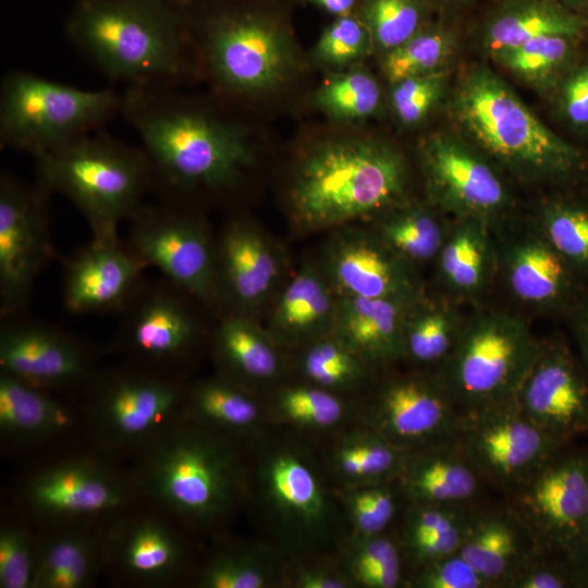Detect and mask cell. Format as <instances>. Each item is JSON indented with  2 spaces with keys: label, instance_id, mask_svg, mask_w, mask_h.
I'll return each mask as SVG.
<instances>
[{
  "label": "cell",
  "instance_id": "d6a6232c",
  "mask_svg": "<svg viewBox=\"0 0 588 588\" xmlns=\"http://www.w3.org/2000/svg\"><path fill=\"white\" fill-rule=\"evenodd\" d=\"M77 412L52 392L0 372V432L20 445L42 444L70 433Z\"/></svg>",
  "mask_w": 588,
  "mask_h": 588
},
{
  "label": "cell",
  "instance_id": "7bdbcfd3",
  "mask_svg": "<svg viewBox=\"0 0 588 588\" xmlns=\"http://www.w3.org/2000/svg\"><path fill=\"white\" fill-rule=\"evenodd\" d=\"M577 39L578 37L547 36L493 56L519 78L553 87L579 57Z\"/></svg>",
  "mask_w": 588,
  "mask_h": 588
},
{
  "label": "cell",
  "instance_id": "8992f818",
  "mask_svg": "<svg viewBox=\"0 0 588 588\" xmlns=\"http://www.w3.org/2000/svg\"><path fill=\"white\" fill-rule=\"evenodd\" d=\"M36 182L50 195L68 198L82 213L91 237L119 236L154 193L148 158L99 130L35 157Z\"/></svg>",
  "mask_w": 588,
  "mask_h": 588
},
{
  "label": "cell",
  "instance_id": "c3c4849f",
  "mask_svg": "<svg viewBox=\"0 0 588 588\" xmlns=\"http://www.w3.org/2000/svg\"><path fill=\"white\" fill-rule=\"evenodd\" d=\"M21 515L0 527V587L34 588L39 532Z\"/></svg>",
  "mask_w": 588,
  "mask_h": 588
},
{
  "label": "cell",
  "instance_id": "277c9868",
  "mask_svg": "<svg viewBox=\"0 0 588 588\" xmlns=\"http://www.w3.org/2000/svg\"><path fill=\"white\" fill-rule=\"evenodd\" d=\"M408 171L391 145L365 138L322 143L298 161L290 186L293 220L306 231L373 220L407 200Z\"/></svg>",
  "mask_w": 588,
  "mask_h": 588
},
{
  "label": "cell",
  "instance_id": "f907efd6",
  "mask_svg": "<svg viewBox=\"0 0 588 588\" xmlns=\"http://www.w3.org/2000/svg\"><path fill=\"white\" fill-rule=\"evenodd\" d=\"M394 481L347 488L343 504L353 536L370 537L385 532L397 509Z\"/></svg>",
  "mask_w": 588,
  "mask_h": 588
},
{
  "label": "cell",
  "instance_id": "8d00e7d4",
  "mask_svg": "<svg viewBox=\"0 0 588 588\" xmlns=\"http://www.w3.org/2000/svg\"><path fill=\"white\" fill-rule=\"evenodd\" d=\"M460 304L440 295L412 302L403 322V358L434 372L450 356L465 315Z\"/></svg>",
  "mask_w": 588,
  "mask_h": 588
},
{
  "label": "cell",
  "instance_id": "816d5d0a",
  "mask_svg": "<svg viewBox=\"0 0 588 588\" xmlns=\"http://www.w3.org/2000/svg\"><path fill=\"white\" fill-rule=\"evenodd\" d=\"M443 71L407 77L393 84L392 108L405 125L422 121L441 100L446 88Z\"/></svg>",
  "mask_w": 588,
  "mask_h": 588
},
{
  "label": "cell",
  "instance_id": "6da1fadb",
  "mask_svg": "<svg viewBox=\"0 0 588 588\" xmlns=\"http://www.w3.org/2000/svg\"><path fill=\"white\" fill-rule=\"evenodd\" d=\"M179 88H125L121 113L150 163L158 199L193 206L236 192L256 164L241 123L191 100Z\"/></svg>",
  "mask_w": 588,
  "mask_h": 588
},
{
  "label": "cell",
  "instance_id": "484cf974",
  "mask_svg": "<svg viewBox=\"0 0 588 588\" xmlns=\"http://www.w3.org/2000/svg\"><path fill=\"white\" fill-rule=\"evenodd\" d=\"M145 270L119 236L91 237L64 260V307L72 315L120 313L145 280Z\"/></svg>",
  "mask_w": 588,
  "mask_h": 588
},
{
  "label": "cell",
  "instance_id": "db71d44e",
  "mask_svg": "<svg viewBox=\"0 0 588 588\" xmlns=\"http://www.w3.org/2000/svg\"><path fill=\"white\" fill-rule=\"evenodd\" d=\"M503 588H576L564 553L534 549L507 578Z\"/></svg>",
  "mask_w": 588,
  "mask_h": 588
},
{
  "label": "cell",
  "instance_id": "680465c9",
  "mask_svg": "<svg viewBox=\"0 0 588 588\" xmlns=\"http://www.w3.org/2000/svg\"><path fill=\"white\" fill-rule=\"evenodd\" d=\"M580 362L588 376V297L572 314Z\"/></svg>",
  "mask_w": 588,
  "mask_h": 588
},
{
  "label": "cell",
  "instance_id": "2e32d148",
  "mask_svg": "<svg viewBox=\"0 0 588 588\" xmlns=\"http://www.w3.org/2000/svg\"><path fill=\"white\" fill-rule=\"evenodd\" d=\"M51 195L7 172L0 176V314L25 316L33 287L53 257L49 232Z\"/></svg>",
  "mask_w": 588,
  "mask_h": 588
},
{
  "label": "cell",
  "instance_id": "1f68e13d",
  "mask_svg": "<svg viewBox=\"0 0 588 588\" xmlns=\"http://www.w3.org/2000/svg\"><path fill=\"white\" fill-rule=\"evenodd\" d=\"M105 523L38 530L34 588H85L105 568Z\"/></svg>",
  "mask_w": 588,
  "mask_h": 588
},
{
  "label": "cell",
  "instance_id": "6125c7cd",
  "mask_svg": "<svg viewBox=\"0 0 588 588\" xmlns=\"http://www.w3.org/2000/svg\"><path fill=\"white\" fill-rule=\"evenodd\" d=\"M561 2L569 9L580 13L585 0H561Z\"/></svg>",
  "mask_w": 588,
  "mask_h": 588
},
{
  "label": "cell",
  "instance_id": "f6af8a7d",
  "mask_svg": "<svg viewBox=\"0 0 588 588\" xmlns=\"http://www.w3.org/2000/svg\"><path fill=\"white\" fill-rule=\"evenodd\" d=\"M272 409L286 424L317 431L336 427L347 413L339 393L309 382L279 389Z\"/></svg>",
  "mask_w": 588,
  "mask_h": 588
},
{
  "label": "cell",
  "instance_id": "11a10c76",
  "mask_svg": "<svg viewBox=\"0 0 588 588\" xmlns=\"http://www.w3.org/2000/svg\"><path fill=\"white\" fill-rule=\"evenodd\" d=\"M552 88L559 118L575 132H588V54L579 56Z\"/></svg>",
  "mask_w": 588,
  "mask_h": 588
},
{
  "label": "cell",
  "instance_id": "cb8c5ba5",
  "mask_svg": "<svg viewBox=\"0 0 588 588\" xmlns=\"http://www.w3.org/2000/svg\"><path fill=\"white\" fill-rule=\"evenodd\" d=\"M284 261L274 241L256 222L230 218L216 238V281L225 314L256 318L282 277Z\"/></svg>",
  "mask_w": 588,
  "mask_h": 588
},
{
  "label": "cell",
  "instance_id": "3957f363",
  "mask_svg": "<svg viewBox=\"0 0 588 588\" xmlns=\"http://www.w3.org/2000/svg\"><path fill=\"white\" fill-rule=\"evenodd\" d=\"M134 462L130 474L139 500L186 529L221 525L246 490L236 439L183 418Z\"/></svg>",
  "mask_w": 588,
  "mask_h": 588
},
{
  "label": "cell",
  "instance_id": "9f6ffc18",
  "mask_svg": "<svg viewBox=\"0 0 588 588\" xmlns=\"http://www.w3.org/2000/svg\"><path fill=\"white\" fill-rule=\"evenodd\" d=\"M415 588H491V585L457 552L414 571Z\"/></svg>",
  "mask_w": 588,
  "mask_h": 588
},
{
  "label": "cell",
  "instance_id": "4fadbf2b",
  "mask_svg": "<svg viewBox=\"0 0 588 588\" xmlns=\"http://www.w3.org/2000/svg\"><path fill=\"white\" fill-rule=\"evenodd\" d=\"M203 309L207 308L167 279H145L120 311L115 347L125 362L180 373L204 339L211 338L213 329L206 330Z\"/></svg>",
  "mask_w": 588,
  "mask_h": 588
},
{
  "label": "cell",
  "instance_id": "4dcf8cb0",
  "mask_svg": "<svg viewBox=\"0 0 588 588\" xmlns=\"http://www.w3.org/2000/svg\"><path fill=\"white\" fill-rule=\"evenodd\" d=\"M411 303L338 296L332 333L372 367L391 364L403 358V322Z\"/></svg>",
  "mask_w": 588,
  "mask_h": 588
},
{
  "label": "cell",
  "instance_id": "d590c367",
  "mask_svg": "<svg viewBox=\"0 0 588 588\" xmlns=\"http://www.w3.org/2000/svg\"><path fill=\"white\" fill-rule=\"evenodd\" d=\"M583 15L559 0H513L490 17L486 44L492 54L547 36L580 37Z\"/></svg>",
  "mask_w": 588,
  "mask_h": 588
},
{
  "label": "cell",
  "instance_id": "681fc988",
  "mask_svg": "<svg viewBox=\"0 0 588 588\" xmlns=\"http://www.w3.org/2000/svg\"><path fill=\"white\" fill-rule=\"evenodd\" d=\"M421 13L419 0H365L359 20L371 42L387 53L418 32Z\"/></svg>",
  "mask_w": 588,
  "mask_h": 588
},
{
  "label": "cell",
  "instance_id": "44dd1931",
  "mask_svg": "<svg viewBox=\"0 0 588 588\" xmlns=\"http://www.w3.org/2000/svg\"><path fill=\"white\" fill-rule=\"evenodd\" d=\"M98 371L94 350L73 333L24 316L1 319L0 372L58 392L85 388Z\"/></svg>",
  "mask_w": 588,
  "mask_h": 588
},
{
  "label": "cell",
  "instance_id": "91938a15",
  "mask_svg": "<svg viewBox=\"0 0 588 588\" xmlns=\"http://www.w3.org/2000/svg\"><path fill=\"white\" fill-rule=\"evenodd\" d=\"M576 588H588V539L565 553Z\"/></svg>",
  "mask_w": 588,
  "mask_h": 588
},
{
  "label": "cell",
  "instance_id": "f5cc1de1",
  "mask_svg": "<svg viewBox=\"0 0 588 588\" xmlns=\"http://www.w3.org/2000/svg\"><path fill=\"white\" fill-rule=\"evenodd\" d=\"M371 44L370 35L359 19L338 16L321 34L314 54L329 66H342L365 54Z\"/></svg>",
  "mask_w": 588,
  "mask_h": 588
},
{
  "label": "cell",
  "instance_id": "5b68a950",
  "mask_svg": "<svg viewBox=\"0 0 588 588\" xmlns=\"http://www.w3.org/2000/svg\"><path fill=\"white\" fill-rule=\"evenodd\" d=\"M452 110L466 139L520 181L568 184L588 170L587 155L547 127L487 65L461 75Z\"/></svg>",
  "mask_w": 588,
  "mask_h": 588
},
{
  "label": "cell",
  "instance_id": "be15d7a7",
  "mask_svg": "<svg viewBox=\"0 0 588 588\" xmlns=\"http://www.w3.org/2000/svg\"><path fill=\"white\" fill-rule=\"evenodd\" d=\"M580 14L583 15L588 28V0H585Z\"/></svg>",
  "mask_w": 588,
  "mask_h": 588
},
{
  "label": "cell",
  "instance_id": "7c38bea8",
  "mask_svg": "<svg viewBox=\"0 0 588 588\" xmlns=\"http://www.w3.org/2000/svg\"><path fill=\"white\" fill-rule=\"evenodd\" d=\"M125 241L145 269L191 294L217 319L221 306L216 281V238L193 206L158 199L130 220Z\"/></svg>",
  "mask_w": 588,
  "mask_h": 588
},
{
  "label": "cell",
  "instance_id": "b9f144b4",
  "mask_svg": "<svg viewBox=\"0 0 588 588\" xmlns=\"http://www.w3.org/2000/svg\"><path fill=\"white\" fill-rule=\"evenodd\" d=\"M404 554L399 540L383 534L353 536L341 568L353 586L396 588L403 583Z\"/></svg>",
  "mask_w": 588,
  "mask_h": 588
},
{
  "label": "cell",
  "instance_id": "74e56055",
  "mask_svg": "<svg viewBox=\"0 0 588 588\" xmlns=\"http://www.w3.org/2000/svg\"><path fill=\"white\" fill-rule=\"evenodd\" d=\"M432 206L408 200L375 218L372 229L401 258L417 268L434 262L451 221Z\"/></svg>",
  "mask_w": 588,
  "mask_h": 588
},
{
  "label": "cell",
  "instance_id": "e0dca14e",
  "mask_svg": "<svg viewBox=\"0 0 588 588\" xmlns=\"http://www.w3.org/2000/svg\"><path fill=\"white\" fill-rule=\"evenodd\" d=\"M261 509L290 544L310 547L329 534L332 505L310 457L292 445L265 451L256 466Z\"/></svg>",
  "mask_w": 588,
  "mask_h": 588
},
{
  "label": "cell",
  "instance_id": "ab89813d",
  "mask_svg": "<svg viewBox=\"0 0 588 588\" xmlns=\"http://www.w3.org/2000/svg\"><path fill=\"white\" fill-rule=\"evenodd\" d=\"M532 221L577 274L588 280V199L552 197L541 204Z\"/></svg>",
  "mask_w": 588,
  "mask_h": 588
},
{
  "label": "cell",
  "instance_id": "bcb514c9",
  "mask_svg": "<svg viewBox=\"0 0 588 588\" xmlns=\"http://www.w3.org/2000/svg\"><path fill=\"white\" fill-rule=\"evenodd\" d=\"M454 51L452 37L443 30L417 32L408 40L385 53L383 72L396 83L407 77L442 71Z\"/></svg>",
  "mask_w": 588,
  "mask_h": 588
},
{
  "label": "cell",
  "instance_id": "ac0fdd59",
  "mask_svg": "<svg viewBox=\"0 0 588 588\" xmlns=\"http://www.w3.org/2000/svg\"><path fill=\"white\" fill-rule=\"evenodd\" d=\"M512 497L538 547L565 554L588 539V454L558 452Z\"/></svg>",
  "mask_w": 588,
  "mask_h": 588
},
{
  "label": "cell",
  "instance_id": "603a6c76",
  "mask_svg": "<svg viewBox=\"0 0 588 588\" xmlns=\"http://www.w3.org/2000/svg\"><path fill=\"white\" fill-rule=\"evenodd\" d=\"M461 420L434 372L388 378L366 411V427L407 451L454 438Z\"/></svg>",
  "mask_w": 588,
  "mask_h": 588
},
{
  "label": "cell",
  "instance_id": "d6986e66",
  "mask_svg": "<svg viewBox=\"0 0 588 588\" xmlns=\"http://www.w3.org/2000/svg\"><path fill=\"white\" fill-rule=\"evenodd\" d=\"M498 278L520 307L542 315L573 314L586 298L584 279L560 256L534 221L494 230Z\"/></svg>",
  "mask_w": 588,
  "mask_h": 588
},
{
  "label": "cell",
  "instance_id": "94428289",
  "mask_svg": "<svg viewBox=\"0 0 588 588\" xmlns=\"http://www.w3.org/2000/svg\"><path fill=\"white\" fill-rule=\"evenodd\" d=\"M326 12L342 16L348 15L357 0H309Z\"/></svg>",
  "mask_w": 588,
  "mask_h": 588
},
{
  "label": "cell",
  "instance_id": "836d02e7",
  "mask_svg": "<svg viewBox=\"0 0 588 588\" xmlns=\"http://www.w3.org/2000/svg\"><path fill=\"white\" fill-rule=\"evenodd\" d=\"M210 346L219 373L254 390L281 372L279 344L256 318L225 314L217 319Z\"/></svg>",
  "mask_w": 588,
  "mask_h": 588
},
{
  "label": "cell",
  "instance_id": "9c48e42d",
  "mask_svg": "<svg viewBox=\"0 0 588 588\" xmlns=\"http://www.w3.org/2000/svg\"><path fill=\"white\" fill-rule=\"evenodd\" d=\"M187 385L181 373L128 362L99 369L85 387L82 415L91 448L135 458L181 419Z\"/></svg>",
  "mask_w": 588,
  "mask_h": 588
},
{
  "label": "cell",
  "instance_id": "d4e9b609",
  "mask_svg": "<svg viewBox=\"0 0 588 588\" xmlns=\"http://www.w3.org/2000/svg\"><path fill=\"white\" fill-rule=\"evenodd\" d=\"M516 401L527 418L563 443L588 431V376L562 340H541Z\"/></svg>",
  "mask_w": 588,
  "mask_h": 588
},
{
  "label": "cell",
  "instance_id": "ffe728a7",
  "mask_svg": "<svg viewBox=\"0 0 588 588\" xmlns=\"http://www.w3.org/2000/svg\"><path fill=\"white\" fill-rule=\"evenodd\" d=\"M137 505L106 522L105 568L134 586L179 583L191 561L183 526L150 504L147 510Z\"/></svg>",
  "mask_w": 588,
  "mask_h": 588
},
{
  "label": "cell",
  "instance_id": "8fae6325",
  "mask_svg": "<svg viewBox=\"0 0 588 588\" xmlns=\"http://www.w3.org/2000/svg\"><path fill=\"white\" fill-rule=\"evenodd\" d=\"M139 501L131 474L93 448L40 465L19 489L22 515L38 530L105 523Z\"/></svg>",
  "mask_w": 588,
  "mask_h": 588
},
{
  "label": "cell",
  "instance_id": "f546056e",
  "mask_svg": "<svg viewBox=\"0 0 588 588\" xmlns=\"http://www.w3.org/2000/svg\"><path fill=\"white\" fill-rule=\"evenodd\" d=\"M537 547L530 530L510 505L476 510L458 553L491 588H503L507 578Z\"/></svg>",
  "mask_w": 588,
  "mask_h": 588
},
{
  "label": "cell",
  "instance_id": "83f0119b",
  "mask_svg": "<svg viewBox=\"0 0 588 588\" xmlns=\"http://www.w3.org/2000/svg\"><path fill=\"white\" fill-rule=\"evenodd\" d=\"M408 504L473 505L485 485L455 437L409 451L396 479Z\"/></svg>",
  "mask_w": 588,
  "mask_h": 588
},
{
  "label": "cell",
  "instance_id": "7402d4cb",
  "mask_svg": "<svg viewBox=\"0 0 588 588\" xmlns=\"http://www.w3.org/2000/svg\"><path fill=\"white\" fill-rule=\"evenodd\" d=\"M318 265L338 296L413 302L426 294L418 269L372 228L334 229Z\"/></svg>",
  "mask_w": 588,
  "mask_h": 588
},
{
  "label": "cell",
  "instance_id": "ba28073f",
  "mask_svg": "<svg viewBox=\"0 0 588 588\" xmlns=\"http://www.w3.org/2000/svg\"><path fill=\"white\" fill-rule=\"evenodd\" d=\"M540 346L522 315L477 309L434 375L462 417L476 414L516 397Z\"/></svg>",
  "mask_w": 588,
  "mask_h": 588
},
{
  "label": "cell",
  "instance_id": "30bf717a",
  "mask_svg": "<svg viewBox=\"0 0 588 588\" xmlns=\"http://www.w3.org/2000/svg\"><path fill=\"white\" fill-rule=\"evenodd\" d=\"M121 105L113 88L82 89L12 70L0 88V146L35 158L100 130Z\"/></svg>",
  "mask_w": 588,
  "mask_h": 588
},
{
  "label": "cell",
  "instance_id": "60d3db41",
  "mask_svg": "<svg viewBox=\"0 0 588 588\" xmlns=\"http://www.w3.org/2000/svg\"><path fill=\"white\" fill-rule=\"evenodd\" d=\"M372 368L332 332L303 346L299 358L307 382L335 393L360 385Z\"/></svg>",
  "mask_w": 588,
  "mask_h": 588
},
{
  "label": "cell",
  "instance_id": "4316f807",
  "mask_svg": "<svg viewBox=\"0 0 588 588\" xmlns=\"http://www.w3.org/2000/svg\"><path fill=\"white\" fill-rule=\"evenodd\" d=\"M433 265L441 295L479 305L498 278L494 230L477 219H452Z\"/></svg>",
  "mask_w": 588,
  "mask_h": 588
},
{
  "label": "cell",
  "instance_id": "7dc6e473",
  "mask_svg": "<svg viewBox=\"0 0 588 588\" xmlns=\"http://www.w3.org/2000/svg\"><path fill=\"white\" fill-rule=\"evenodd\" d=\"M381 100L377 81L364 71H352L327 81L317 91L318 108L336 120H360L373 114Z\"/></svg>",
  "mask_w": 588,
  "mask_h": 588
},
{
  "label": "cell",
  "instance_id": "f35d334b",
  "mask_svg": "<svg viewBox=\"0 0 588 588\" xmlns=\"http://www.w3.org/2000/svg\"><path fill=\"white\" fill-rule=\"evenodd\" d=\"M408 452L365 427L333 443L329 466L346 488L396 481Z\"/></svg>",
  "mask_w": 588,
  "mask_h": 588
},
{
  "label": "cell",
  "instance_id": "9a60e30c",
  "mask_svg": "<svg viewBox=\"0 0 588 588\" xmlns=\"http://www.w3.org/2000/svg\"><path fill=\"white\" fill-rule=\"evenodd\" d=\"M455 439L483 482L510 494L565 444L527 418L516 397L463 416Z\"/></svg>",
  "mask_w": 588,
  "mask_h": 588
},
{
  "label": "cell",
  "instance_id": "7a4b0ae2",
  "mask_svg": "<svg viewBox=\"0 0 588 588\" xmlns=\"http://www.w3.org/2000/svg\"><path fill=\"white\" fill-rule=\"evenodd\" d=\"M65 34L90 64L125 88H179L194 74L176 0H76Z\"/></svg>",
  "mask_w": 588,
  "mask_h": 588
},
{
  "label": "cell",
  "instance_id": "6f0895ef",
  "mask_svg": "<svg viewBox=\"0 0 588 588\" xmlns=\"http://www.w3.org/2000/svg\"><path fill=\"white\" fill-rule=\"evenodd\" d=\"M294 588H350L351 580L343 569L322 563H301L289 575Z\"/></svg>",
  "mask_w": 588,
  "mask_h": 588
},
{
  "label": "cell",
  "instance_id": "ee69618b",
  "mask_svg": "<svg viewBox=\"0 0 588 588\" xmlns=\"http://www.w3.org/2000/svg\"><path fill=\"white\" fill-rule=\"evenodd\" d=\"M275 571L266 553L250 547H228L213 553L194 577L199 588H267Z\"/></svg>",
  "mask_w": 588,
  "mask_h": 588
},
{
  "label": "cell",
  "instance_id": "e575fe53",
  "mask_svg": "<svg viewBox=\"0 0 588 588\" xmlns=\"http://www.w3.org/2000/svg\"><path fill=\"white\" fill-rule=\"evenodd\" d=\"M264 414L253 389L218 373L187 385L181 418L237 439L258 430Z\"/></svg>",
  "mask_w": 588,
  "mask_h": 588
},
{
  "label": "cell",
  "instance_id": "f1b7e54d",
  "mask_svg": "<svg viewBox=\"0 0 588 588\" xmlns=\"http://www.w3.org/2000/svg\"><path fill=\"white\" fill-rule=\"evenodd\" d=\"M338 295L318 264H304L274 298L267 330L279 345L305 346L332 332Z\"/></svg>",
  "mask_w": 588,
  "mask_h": 588
},
{
  "label": "cell",
  "instance_id": "52a82bcc",
  "mask_svg": "<svg viewBox=\"0 0 588 588\" xmlns=\"http://www.w3.org/2000/svg\"><path fill=\"white\" fill-rule=\"evenodd\" d=\"M176 1L192 54L226 95H258L291 73V40L265 14L236 3L201 9L193 0Z\"/></svg>",
  "mask_w": 588,
  "mask_h": 588
},
{
  "label": "cell",
  "instance_id": "5bb4252c",
  "mask_svg": "<svg viewBox=\"0 0 588 588\" xmlns=\"http://www.w3.org/2000/svg\"><path fill=\"white\" fill-rule=\"evenodd\" d=\"M429 203L452 219H477L497 230L513 198L499 167L466 138L436 133L419 146Z\"/></svg>",
  "mask_w": 588,
  "mask_h": 588
}]
</instances>
